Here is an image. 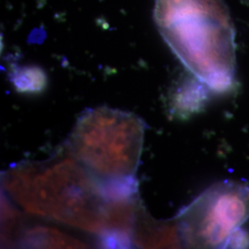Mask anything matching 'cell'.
I'll return each instance as SVG.
<instances>
[{
    "instance_id": "obj_8",
    "label": "cell",
    "mask_w": 249,
    "mask_h": 249,
    "mask_svg": "<svg viewBox=\"0 0 249 249\" xmlns=\"http://www.w3.org/2000/svg\"><path fill=\"white\" fill-rule=\"evenodd\" d=\"M9 77L15 89L26 94L41 93L48 83L44 70L37 66H17L11 70Z\"/></svg>"
},
{
    "instance_id": "obj_7",
    "label": "cell",
    "mask_w": 249,
    "mask_h": 249,
    "mask_svg": "<svg viewBox=\"0 0 249 249\" xmlns=\"http://www.w3.org/2000/svg\"><path fill=\"white\" fill-rule=\"evenodd\" d=\"M21 246L31 248H49V249H77L84 248L79 241L66 235L57 230L36 227L28 230L21 237Z\"/></svg>"
},
{
    "instance_id": "obj_2",
    "label": "cell",
    "mask_w": 249,
    "mask_h": 249,
    "mask_svg": "<svg viewBox=\"0 0 249 249\" xmlns=\"http://www.w3.org/2000/svg\"><path fill=\"white\" fill-rule=\"evenodd\" d=\"M160 36L191 74L210 90L235 82L233 29L221 0H155Z\"/></svg>"
},
{
    "instance_id": "obj_4",
    "label": "cell",
    "mask_w": 249,
    "mask_h": 249,
    "mask_svg": "<svg viewBox=\"0 0 249 249\" xmlns=\"http://www.w3.org/2000/svg\"><path fill=\"white\" fill-rule=\"evenodd\" d=\"M249 218V186L223 181L209 187L178 217L181 242L190 248H226Z\"/></svg>"
},
{
    "instance_id": "obj_1",
    "label": "cell",
    "mask_w": 249,
    "mask_h": 249,
    "mask_svg": "<svg viewBox=\"0 0 249 249\" xmlns=\"http://www.w3.org/2000/svg\"><path fill=\"white\" fill-rule=\"evenodd\" d=\"M4 187L29 213L100 234L108 200L97 178L71 152L41 162H23L4 175Z\"/></svg>"
},
{
    "instance_id": "obj_3",
    "label": "cell",
    "mask_w": 249,
    "mask_h": 249,
    "mask_svg": "<svg viewBox=\"0 0 249 249\" xmlns=\"http://www.w3.org/2000/svg\"><path fill=\"white\" fill-rule=\"evenodd\" d=\"M145 123L133 113L88 109L71 134V152L99 181L134 178L142 152Z\"/></svg>"
},
{
    "instance_id": "obj_6",
    "label": "cell",
    "mask_w": 249,
    "mask_h": 249,
    "mask_svg": "<svg viewBox=\"0 0 249 249\" xmlns=\"http://www.w3.org/2000/svg\"><path fill=\"white\" fill-rule=\"evenodd\" d=\"M210 89L201 81L194 79L182 84L172 98V111L180 117L195 114L204 107Z\"/></svg>"
},
{
    "instance_id": "obj_5",
    "label": "cell",
    "mask_w": 249,
    "mask_h": 249,
    "mask_svg": "<svg viewBox=\"0 0 249 249\" xmlns=\"http://www.w3.org/2000/svg\"><path fill=\"white\" fill-rule=\"evenodd\" d=\"M133 239L143 248L174 247L182 243L176 219L174 222L156 223L143 213L138 216Z\"/></svg>"
}]
</instances>
